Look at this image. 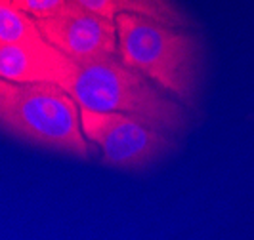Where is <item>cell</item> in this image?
<instances>
[{"instance_id":"9c48e42d","label":"cell","mask_w":254,"mask_h":240,"mask_svg":"<svg viewBox=\"0 0 254 240\" xmlns=\"http://www.w3.org/2000/svg\"><path fill=\"white\" fill-rule=\"evenodd\" d=\"M13 4L35 19H46L69 12L73 0H13Z\"/></svg>"},{"instance_id":"8992f818","label":"cell","mask_w":254,"mask_h":240,"mask_svg":"<svg viewBox=\"0 0 254 240\" xmlns=\"http://www.w3.org/2000/svg\"><path fill=\"white\" fill-rule=\"evenodd\" d=\"M73 59L40 38L33 42L0 44V78L10 82L62 84L71 71Z\"/></svg>"},{"instance_id":"7a4b0ae2","label":"cell","mask_w":254,"mask_h":240,"mask_svg":"<svg viewBox=\"0 0 254 240\" xmlns=\"http://www.w3.org/2000/svg\"><path fill=\"white\" fill-rule=\"evenodd\" d=\"M115 25L119 57L178 101L193 105L203 69L201 37L188 27L127 12L115 15Z\"/></svg>"},{"instance_id":"52a82bcc","label":"cell","mask_w":254,"mask_h":240,"mask_svg":"<svg viewBox=\"0 0 254 240\" xmlns=\"http://www.w3.org/2000/svg\"><path fill=\"white\" fill-rule=\"evenodd\" d=\"M113 4L117 13H136L141 17L174 27L193 25V19L176 0H113Z\"/></svg>"},{"instance_id":"3957f363","label":"cell","mask_w":254,"mask_h":240,"mask_svg":"<svg viewBox=\"0 0 254 240\" xmlns=\"http://www.w3.org/2000/svg\"><path fill=\"white\" fill-rule=\"evenodd\" d=\"M0 130L31 145L88 158L78 103L58 84L0 78Z\"/></svg>"},{"instance_id":"277c9868","label":"cell","mask_w":254,"mask_h":240,"mask_svg":"<svg viewBox=\"0 0 254 240\" xmlns=\"http://www.w3.org/2000/svg\"><path fill=\"white\" fill-rule=\"evenodd\" d=\"M80 124L103 164L117 170H143L174 149L166 132L128 114L80 109Z\"/></svg>"},{"instance_id":"6da1fadb","label":"cell","mask_w":254,"mask_h":240,"mask_svg":"<svg viewBox=\"0 0 254 240\" xmlns=\"http://www.w3.org/2000/svg\"><path fill=\"white\" fill-rule=\"evenodd\" d=\"M60 86L80 109L128 114L166 134H180L190 124L182 103L125 63L119 53L73 61Z\"/></svg>"},{"instance_id":"5b68a950","label":"cell","mask_w":254,"mask_h":240,"mask_svg":"<svg viewBox=\"0 0 254 240\" xmlns=\"http://www.w3.org/2000/svg\"><path fill=\"white\" fill-rule=\"evenodd\" d=\"M37 25L44 40L73 61H90L117 53L115 19L90 12L76 2L62 15L37 19Z\"/></svg>"},{"instance_id":"ba28073f","label":"cell","mask_w":254,"mask_h":240,"mask_svg":"<svg viewBox=\"0 0 254 240\" xmlns=\"http://www.w3.org/2000/svg\"><path fill=\"white\" fill-rule=\"evenodd\" d=\"M44 38L40 35L37 19L19 10L13 0H0V44L33 42Z\"/></svg>"},{"instance_id":"30bf717a","label":"cell","mask_w":254,"mask_h":240,"mask_svg":"<svg viewBox=\"0 0 254 240\" xmlns=\"http://www.w3.org/2000/svg\"><path fill=\"white\" fill-rule=\"evenodd\" d=\"M73 2L84 6L90 12L100 13L103 17H109V19H115V15H117V8H115L113 0H73Z\"/></svg>"}]
</instances>
